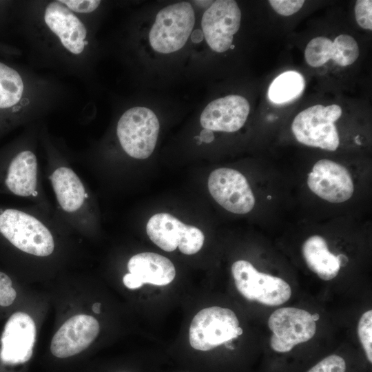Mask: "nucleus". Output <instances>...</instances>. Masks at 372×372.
<instances>
[{"label": "nucleus", "mask_w": 372, "mask_h": 372, "mask_svg": "<svg viewBox=\"0 0 372 372\" xmlns=\"http://www.w3.org/2000/svg\"><path fill=\"white\" fill-rule=\"evenodd\" d=\"M0 235L14 247L34 256H48L54 249L49 229L35 217L16 209H0Z\"/></svg>", "instance_id": "1"}, {"label": "nucleus", "mask_w": 372, "mask_h": 372, "mask_svg": "<svg viewBox=\"0 0 372 372\" xmlns=\"http://www.w3.org/2000/svg\"><path fill=\"white\" fill-rule=\"evenodd\" d=\"M242 334L235 313L227 308L211 307L198 311L189 330V344L199 351H209Z\"/></svg>", "instance_id": "2"}, {"label": "nucleus", "mask_w": 372, "mask_h": 372, "mask_svg": "<svg viewBox=\"0 0 372 372\" xmlns=\"http://www.w3.org/2000/svg\"><path fill=\"white\" fill-rule=\"evenodd\" d=\"M342 113L335 104L316 105L300 112L294 118L291 130L298 142L310 147L335 151L340 139L335 125Z\"/></svg>", "instance_id": "3"}, {"label": "nucleus", "mask_w": 372, "mask_h": 372, "mask_svg": "<svg viewBox=\"0 0 372 372\" xmlns=\"http://www.w3.org/2000/svg\"><path fill=\"white\" fill-rule=\"evenodd\" d=\"M194 22V12L188 2H178L161 9L149 32L151 46L165 54L180 50L190 36Z\"/></svg>", "instance_id": "4"}, {"label": "nucleus", "mask_w": 372, "mask_h": 372, "mask_svg": "<svg viewBox=\"0 0 372 372\" xmlns=\"http://www.w3.org/2000/svg\"><path fill=\"white\" fill-rule=\"evenodd\" d=\"M159 122L156 114L145 107H134L120 118L117 136L124 151L137 159L148 158L153 152L158 135Z\"/></svg>", "instance_id": "5"}, {"label": "nucleus", "mask_w": 372, "mask_h": 372, "mask_svg": "<svg viewBox=\"0 0 372 372\" xmlns=\"http://www.w3.org/2000/svg\"><path fill=\"white\" fill-rule=\"evenodd\" d=\"M231 273L238 291L247 300L278 306L291 296L289 285L283 279L258 271L248 261H236Z\"/></svg>", "instance_id": "6"}, {"label": "nucleus", "mask_w": 372, "mask_h": 372, "mask_svg": "<svg viewBox=\"0 0 372 372\" xmlns=\"http://www.w3.org/2000/svg\"><path fill=\"white\" fill-rule=\"evenodd\" d=\"M149 239L165 251L177 247L185 255L196 254L202 248L205 236L196 227L185 225L168 213L152 216L146 225Z\"/></svg>", "instance_id": "7"}, {"label": "nucleus", "mask_w": 372, "mask_h": 372, "mask_svg": "<svg viewBox=\"0 0 372 372\" xmlns=\"http://www.w3.org/2000/svg\"><path fill=\"white\" fill-rule=\"evenodd\" d=\"M268 326L273 334L270 338L272 349L285 353L296 344L311 339L316 325L308 311L295 307H282L269 317Z\"/></svg>", "instance_id": "8"}, {"label": "nucleus", "mask_w": 372, "mask_h": 372, "mask_svg": "<svg viewBox=\"0 0 372 372\" xmlns=\"http://www.w3.org/2000/svg\"><path fill=\"white\" fill-rule=\"evenodd\" d=\"M208 189L213 198L226 210L244 214L252 210L255 197L245 176L238 171L222 167L211 172Z\"/></svg>", "instance_id": "9"}, {"label": "nucleus", "mask_w": 372, "mask_h": 372, "mask_svg": "<svg viewBox=\"0 0 372 372\" xmlns=\"http://www.w3.org/2000/svg\"><path fill=\"white\" fill-rule=\"evenodd\" d=\"M241 12L235 1L218 0L205 12L201 25L209 46L217 52L231 47L233 37L240 25Z\"/></svg>", "instance_id": "10"}, {"label": "nucleus", "mask_w": 372, "mask_h": 372, "mask_svg": "<svg viewBox=\"0 0 372 372\" xmlns=\"http://www.w3.org/2000/svg\"><path fill=\"white\" fill-rule=\"evenodd\" d=\"M37 329L28 313L17 311L6 322L1 338L0 359L6 364L28 362L32 355Z\"/></svg>", "instance_id": "11"}, {"label": "nucleus", "mask_w": 372, "mask_h": 372, "mask_svg": "<svg viewBox=\"0 0 372 372\" xmlns=\"http://www.w3.org/2000/svg\"><path fill=\"white\" fill-rule=\"evenodd\" d=\"M307 185L318 196L333 203L349 200L354 190L347 169L329 159H321L315 163L308 175Z\"/></svg>", "instance_id": "12"}, {"label": "nucleus", "mask_w": 372, "mask_h": 372, "mask_svg": "<svg viewBox=\"0 0 372 372\" xmlns=\"http://www.w3.org/2000/svg\"><path fill=\"white\" fill-rule=\"evenodd\" d=\"M100 331L98 320L93 316L79 314L68 319L54 335L50 344L53 355L65 358L87 349Z\"/></svg>", "instance_id": "13"}, {"label": "nucleus", "mask_w": 372, "mask_h": 372, "mask_svg": "<svg viewBox=\"0 0 372 372\" xmlns=\"http://www.w3.org/2000/svg\"><path fill=\"white\" fill-rule=\"evenodd\" d=\"M247 100L239 95H229L217 99L203 111L200 124L211 131L234 132L245 124L249 112Z\"/></svg>", "instance_id": "14"}, {"label": "nucleus", "mask_w": 372, "mask_h": 372, "mask_svg": "<svg viewBox=\"0 0 372 372\" xmlns=\"http://www.w3.org/2000/svg\"><path fill=\"white\" fill-rule=\"evenodd\" d=\"M358 56V45L349 34H340L333 41L324 37H315L304 50L307 64L313 68L320 67L330 59L345 67L353 64Z\"/></svg>", "instance_id": "15"}, {"label": "nucleus", "mask_w": 372, "mask_h": 372, "mask_svg": "<svg viewBox=\"0 0 372 372\" xmlns=\"http://www.w3.org/2000/svg\"><path fill=\"white\" fill-rule=\"evenodd\" d=\"M44 21L68 51L74 54L83 51L86 44V29L65 6L59 1L48 4L45 10Z\"/></svg>", "instance_id": "16"}, {"label": "nucleus", "mask_w": 372, "mask_h": 372, "mask_svg": "<svg viewBox=\"0 0 372 372\" xmlns=\"http://www.w3.org/2000/svg\"><path fill=\"white\" fill-rule=\"evenodd\" d=\"M37 162L29 150L13 156L5 168H1L0 185L8 192L19 196L34 194L37 187Z\"/></svg>", "instance_id": "17"}, {"label": "nucleus", "mask_w": 372, "mask_h": 372, "mask_svg": "<svg viewBox=\"0 0 372 372\" xmlns=\"http://www.w3.org/2000/svg\"><path fill=\"white\" fill-rule=\"evenodd\" d=\"M127 269L129 273L143 284L165 286L171 283L176 276L172 262L153 252H143L133 256L127 262Z\"/></svg>", "instance_id": "18"}, {"label": "nucleus", "mask_w": 372, "mask_h": 372, "mask_svg": "<svg viewBox=\"0 0 372 372\" xmlns=\"http://www.w3.org/2000/svg\"><path fill=\"white\" fill-rule=\"evenodd\" d=\"M52 187L60 206L68 212L79 209L84 203L85 190L76 173L70 168L61 167L51 176Z\"/></svg>", "instance_id": "19"}, {"label": "nucleus", "mask_w": 372, "mask_h": 372, "mask_svg": "<svg viewBox=\"0 0 372 372\" xmlns=\"http://www.w3.org/2000/svg\"><path fill=\"white\" fill-rule=\"evenodd\" d=\"M302 254L308 267L324 280L334 278L340 269L337 257L328 249L321 236L309 237L302 245Z\"/></svg>", "instance_id": "20"}, {"label": "nucleus", "mask_w": 372, "mask_h": 372, "mask_svg": "<svg viewBox=\"0 0 372 372\" xmlns=\"http://www.w3.org/2000/svg\"><path fill=\"white\" fill-rule=\"evenodd\" d=\"M303 76L294 70L279 74L270 84L268 90L269 100L276 104H284L299 97L304 89Z\"/></svg>", "instance_id": "21"}, {"label": "nucleus", "mask_w": 372, "mask_h": 372, "mask_svg": "<svg viewBox=\"0 0 372 372\" xmlns=\"http://www.w3.org/2000/svg\"><path fill=\"white\" fill-rule=\"evenodd\" d=\"M23 88L20 74L12 68L0 63V109L12 107L19 102Z\"/></svg>", "instance_id": "22"}, {"label": "nucleus", "mask_w": 372, "mask_h": 372, "mask_svg": "<svg viewBox=\"0 0 372 372\" xmlns=\"http://www.w3.org/2000/svg\"><path fill=\"white\" fill-rule=\"evenodd\" d=\"M358 333L368 360L372 362V311L364 313L358 323Z\"/></svg>", "instance_id": "23"}, {"label": "nucleus", "mask_w": 372, "mask_h": 372, "mask_svg": "<svg viewBox=\"0 0 372 372\" xmlns=\"http://www.w3.org/2000/svg\"><path fill=\"white\" fill-rule=\"evenodd\" d=\"M358 24L363 29L372 30V1L358 0L355 6Z\"/></svg>", "instance_id": "24"}, {"label": "nucleus", "mask_w": 372, "mask_h": 372, "mask_svg": "<svg viewBox=\"0 0 372 372\" xmlns=\"http://www.w3.org/2000/svg\"><path fill=\"white\" fill-rule=\"evenodd\" d=\"M346 362L337 355L326 357L313 366L308 372H345Z\"/></svg>", "instance_id": "25"}, {"label": "nucleus", "mask_w": 372, "mask_h": 372, "mask_svg": "<svg viewBox=\"0 0 372 372\" xmlns=\"http://www.w3.org/2000/svg\"><path fill=\"white\" fill-rule=\"evenodd\" d=\"M16 297L17 292L12 287V280L7 274L0 271V306H10Z\"/></svg>", "instance_id": "26"}, {"label": "nucleus", "mask_w": 372, "mask_h": 372, "mask_svg": "<svg viewBox=\"0 0 372 372\" xmlns=\"http://www.w3.org/2000/svg\"><path fill=\"white\" fill-rule=\"evenodd\" d=\"M269 3L278 14L282 16H290L300 10L304 1L270 0Z\"/></svg>", "instance_id": "27"}, {"label": "nucleus", "mask_w": 372, "mask_h": 372, "mask_svg": "<svg viewBox=\"0 0 372 372\" xmlns=\"http://www.w3.org/2000/svg\"><path fill=\"white\" fill-rule=\"evenodd\" d=\"M69 10L80 13H88L94 11L99 6L101 1L96 0H63L59 1Z\"/></svg>", "instance_id": "28"}, {"label": "nucleus", "mask_w": 372, "mask_h": 372, "mask_svg": "<svg viewBox=\"0 0 372 372\" xmlns=\"http://www.w3.org/2000/svg\"><path fill=\"white\" fill-rule=\"evenodd\" d=\"M123 284L130 289H136L143 286V283L130 273H126L123 278Z\"/></svg>", "instance_id": "29"}, {"label": "nucleus", "mask_w": 372, "mask_h": 372, "mask_svg": "<svg viewBox=\"0 0 372 372\" xmlns=\"http://www.w3.org/2000/svg\"><path fill=\"white\" fill-rule=\"evenodd\" d=\"M200 142H205V143H211L214 139V136L213 131L204 129L200 132V136H198Z\"/></svg>", "instance_id": "30"}, {"label": "nucleus", "mask_w": 372, "mask_h": 372, "mask_svg": "<svg viewBox=\"0 0 372 372\" xmlns=\"http://www.w3.org/2000/svg\"><path fill=\"white\" fill-rule=\"evenodd\" d=\"M203 34L201 30H196L192 33V40L194 43H199L203 40Z\"/></svg>", "instance_id": "31"}, {"label": "nucleus", "mask_w": 372, "mask_h": 372, "mask_svg": "<svg viewBox=\"0 0 372 372\" xmlns=\"http://www.w3.org/2000/svg\"><path fill=\"white\" fill-rule=\"evenodd\" d=\"M336 257H337L338 263L340 265V267H344L347 265L348 262V258L346 256L343 254H340L337 256Z\"/></svg>", "instance_id": "32"}, {"label": "nucleus", "mask_w": 372, "mask_h": 372, "mask_svg": "<svg viewBox=\"0 0 372 372\" xmlns=\"http://www.w3.org/2000/svg\"><path fill=\"white\" fill-rule=\"evenodd\" d=\"M92 310L96 313H99L101 311V303L96 302L92 305Z\"/></svg>", "instance_id": "33"}, {"label": "nucleus", "mask_w": 372, "mask_h": 372, "mask_svg": "<svg viewBox=\"0 0 372 372\" xmlns=\"http://www.w3.org/2000/svg\"><path fill=\"white\" fill-rule=\"evenodd\" d=\"M311 317H312V319L314 320V321H316L319 319L320 316L318 313H315L313 315H311Z\"/></svg>", "instance_id": "34"}]
</instances>
